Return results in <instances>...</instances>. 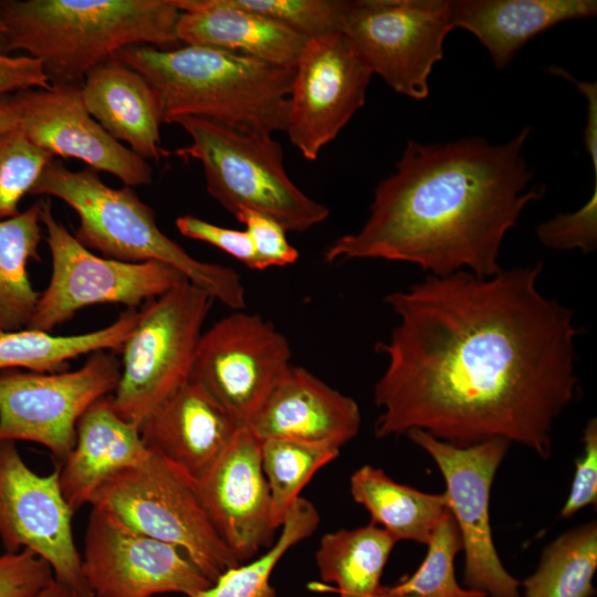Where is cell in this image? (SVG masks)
I'll use <instances>...</instances> for the list:
<instances>
[{"mask_svg":"<svg viewBox=\"0 0 597 597\" xmlns=\"http://www.w3.org/2000/svg\"><path fill=\"white\" fill-rule=\"evenodd\" d=\"M81 558L94 597H193L211 585L181 549L135 531L100 506L92 505Z\"/></svg>","mask_w":597,"mask_h":597,"instance_id":"9a60e30c","label":"cell"},{"mask_svg":"<svg viewBox=\"0 0 597 597\" xmlns=\"http://www.w3.org/2000/svg\"><path fill=\"white\" fill-rule=\"evenodd\" d=\"M179 14L174 0H0L2 52L24 50L50 85L81 87L123 48H177Z\"/></svg>","mask_w":597,"mask_h":597,"instance_id":"277c9868","label":"cell"},{"mask_svg":"<svg viewBox=\"0 0 597 597\" xmlns=\"http://www.w3.org/2000/svg\"><path fill=\"white\" fill-rule=\"evenodd\" d=\"M538 241L554 250L590 253L597 247V180L587 202L570 213H559L536 227Z\"/></svg>","mask_w":597,"mask_h":597,"instance_id":"e575fe53","label":"cell"},{"mask_svg":"<svg viewBox=\"0 0 597 597\" xmlns=\"http://www.w3.org/2000/svg\"><path fill=\"white\" fill-rule=\"evenodd\" d=\"M20 112L13 94L0 96V136L19 127Z\"/></svg>","mask_w":597,"mask_h":597,"instance_id":"b9f144b4","label":"cell"},{"mask_svg":"<svg viewBox=\"0 0 597 597\" xmlns=\"http://www.w3.org/2000/svg\"><path fill=\"white\" fill-rule=\"evenodd\" d=\"M547 72L573 82L587 100V122L584 129V145L590 156L594 166V176L597 179V84L596 82L579 81L564 69L555 65L548 66Z\"/></svg>","mask_w":597,"mask_h":597,"instance_id":"60d3db41","label":"cell"},{"mask_svg":"<svg viewBox=\"0 0 597 597\" xmlns=\"http://www.w3.org/2000/svg\"><path fill=\"white\" fill-rule=\"evenodd\" d=\"M418 569L392 586H383L374 597H489L460 586L454 559L462 551L457 522L449 511L434 530Z\"/></svg>","mask_w":597,"mask_h":597,"instance_id":"1f68e13d","label":"cell"},{"mask_svg":"<svg viewBox=\"0 0 597 597\" xmlns=\"http://www.w3.org/2000/svg\"><path fill=\"white\" fill-rule=\"evenodd\" d=\"M406 436L436 462L464 552V585L489 597H520L521 582L503 566L491 533L490 492L510 442L493 439L460 448L413 429Z\"/></svg>","mask_w":597,"mask_h":597,"instance_id":"4fadbf2b","label":"cell"},{"mask_svg":"<svg viewBox=\"0 0 597 597\" xmlns=\"http://www.w3.org/2000/svg\"><path fill=\"white\" fill-rule=\"evenodd\" d=\"M360 426V410L353 398L291 365L249 428L261 441L290 439L342 449Z\"/></svg>","mask_w":597,"mask_h":597,"instance_id":"d6986e66","label":"cell"},{"mask_svg":"<svg viewBox=\"0 0 597 597\" xmlns=\"http://www.w3.org/2000/svg\"><path fill=\"white\" fill-rule=\"evenodd\" d=\"M40 219L52 273L27 328L51 333L82 308L101 303L137 310L187 281L165 263L124 262L93 253L54 217L50 200L41 201Z\"/></svg>","mask_w":597,"mask_h":597,"instance_id":"9c48e42d","label":"cell"},{"mask_svg":"<svg viewBox=\"0 0 597 597\" xmlns=\"http://www.w3.org/2000/svg\"><path fill=\"white\" fill-rule=\"evenodd\" d=\"M111 395L96 400L83 413L73 449L56 465L63 495L74 513L91 503L105 480L140 463L150 453L140 430L117 413Z\"/></svg>","mask_w":597,"mask_h":597,"instance_id":"44dd1931","label":"cell"},{"mask_svg":"<svg viewBox=\"0 0 597 597\" xmlns=\"http://www.w3.org/2000/svg\"><path fill=\"white\" fill-rule=\"evenodd\" d=\"M50 86L41 61L30 55L10 56L0 52V96Z\"/></svg>","mask_w":597,"mask_h":597,"instance_id":"ab89813d","label":"cell"},{"mask_svg":"<svg viewBox=\"0 0 597 597\" xmlns=\"http://www.w3.org/2000/svg\"><path fill=\"white\" fill-rule=\"evenodd\" d=\"M318 524L314 504L300 496L289 510L279 537L261 556L227 569L193 597H275L270 580L276 564L293 546L310 537Z\"/></svg>","mask_w":597,"mask_h":597,"instance_id":"f546056e","label":"cell"},{"mask_svg":"<svg viewBox=\"0 0 597 597\" xmlns=\"http://www.w3.org/2000/svg\"><path fill=\"white\" fill-rule=\"evenodd\" d=\"M13 95L20 112L19 128L53 157L80 159L97 172L114 175L124 186L151 184V166L88 114L81 87L51 85Z\"/></svg>","mask_w":597,"mask_h":597,"instance_id":"ac0fdd59","label":"cell"},{"mask_svg":"<svg viewBox=\"0 0 597 597\" xmlns=\"http://www.w3.org/2000/svg\"><path fill=\"white\" fill-rule=\"evenodd\" d=\"M137 318L138 310L127 308L107 326L82 334L53 335L31 328L2 332L0 373L11 369L63 371L76 357L97 350L121 352Z\"/></svg>","mask_w":597,"mask_h":597,"instance_id":"484cf974","label":"cell"},{"mask_svg":"<svg viewBox=\"0 0 597 597\" xmlns=\"http://www.w3.org/2000/svg\"><path fill=\"white\" fill-rule=\"evenodd\" d=\"M151 86L161 123L199 117L253 134L286 127L294 69L210 46L130 45L115 54Z\"/></svg>","mask_w":597,"mask_h":597,"instance_id":"3957f363","label":"cell"},{"mask_svg":"<svg viewBox=\"0 0 597 597\" xmlns=\"http://www.w3.org/2000/svg\"><path fill=\"white\" fill-rule=\"evenodd\" d=\"M451 30L450 0H352L341 33L373 75L398 94L423 100Z\"/></svg>","mask_w":597,"mask_h":597,"instance_id":"30bf717a","label":"cell"},{"mask_svg":"<svg viewBox=\"0 0 597 597\" xmlns=\"http://www.w3.org/2000/svg\"><path fill=\"white\" fill-rule=\"evenodd\" d=\"M41 201L0 220V327L3 332L27 328L39 301L29 274L28 262L40 261L43 239Z\"/></svg>","mask_w":597,"mask_h":597,"instance_id":"83f0119b","label":"cell"},{"mask_svg":"<svg viewBox=\"0 0 597 597\" xmlns=\"http://www.w3.org/2000/svg\"><path fill=\"white\" fill-rule=\"evenodd\" d=\"M193 483L211 524L239 563L273 544L276 528L261 440L249 427L238 428L220 457Z\"/></svg>","mask_w":597,"mask_h":597,"instance_id":"e0dca14e","label":"cell"},{"mask_svg":"<svg viewBox=\"0 0 597 597\" xmlns=\"http://www.w3.org/2000/svg\"><path fill=\"white\" fill-rule=\"evenodd\" d=\"M4 33H6V27H4L3 22L0 19V52H2V43H3V39H4Z\"/></svg>","mask_w":597,"mask_h":597,"instance_id":"ee69618b","label":"cell"},{"mask_svg":"<svg viewBox=\"0 0 597 597\" xmlns=\"http://www.w3.org/2000/svg\"><path fill=\"white\" fill-rule=\"evenodd\" d=\"M36 597H80L74 590L61 584L55 578Z\"/></svg>","mask_w":597,"mask_h":597,"instance_id":"7bdbcfd3","label":"cell"},{"mask_svg":"<svg viewBox=\"0 0 597 597\" xmlns=\"http://www.w3.org/2000/svg\"><path fill=\"white\" fill-rule=\"evenodd\" d=\"M530 133L498 145L482 137L409 140L375 188L363 227L332 242L324 260L406 262L434 276L496 274L505 234L545 193L530 187L534 174L522 155Z\"/></svg>","mask_w":597,"mask_h":597,"instance_id":"7a4b0ae2","label":"cell"},{"mask_svg":"<svg viewBox=\"0 0 597 597\" xmlns=\"http://www.w3.org/2000/svg\"><path fill=\"white\" fill-rule=\"evenodd\" d=\"M177 35L187 45L238 52L294 69L306 39L230 0H174Z\"/></svg>","mask_w":597,"mask_h":597,"instance_id":"7402d4cb","label":"cell"},{"mask_svg":"<svg viewBox=\"0 0 597 597\" xmlns=\"http://www.w3.org/2000/svg\"><path fill=\"white\" fill-rule=\"evenodd\" d=\"M542 262L492 276L427 275L385 297L398 317L376 352L379 439L419 429L464 448L516 442L542 459L575 399L574 312L538 289Z\"/></svg>","mask_w":597,"mask_h":597,"instance_id":"6da1fadb","label":"cell"},{"mask_svg":"<svg viewBox=\"0 0 597 597\" xmlns=\"http://www.w3.org/2000/svg\"><path fill=\"white\" fill-rule=\"evenodd\" d=\"M234 217L244 224L252 240L259 270L296 262L298 251L289 242L287 231L276 220L251 210H241Z\"/></svg>","mask_w":597,"mask_h":597,"instance_id":"8d00e7d4","label":"cell"},{"mask_svg":"<svg viewBox=\"0 0 597 597\" xmlns=\"http://www.w3.org/2000/svg\"><path fill=\"white\" fill-rule=\"evenodd\" d=\"M597 568V523L573 528L543 552L536 572L522 585L525 597H593Z\"/></svg>","mask_w":597,"mask_h":597,"instance_id":"f1b7e54d","label":"cell"},{"mask_svg":"<svg viewBox=\"0 0 597 597\" xmlns=\"http://www.w3.org/2000/svg\"><path fill=\"white\" fill-rule=\"evenodd\" d=\"M285 336L259 314L235 311L199 339L190 380L201 385L235 425L249 427L291 366Z\"/></svg>","mask_w":597,"mask_h":597,"instance_id":"7c38bea8","label":"cell"},{"mask_svg":"<svg viewBox=\"0 0 597 597\" xmlns=\"http://www.w3.org/2000/svg\"><path fill=\"white\" fill-rule=\"evenodd\" d=\"M174 124L191 138L176 156L201 163L207 191L233 216L241 210L255 211L294 232L327 219L328 208L290 179L282 146L271 135L241 132L199 117H180Z\"/></svg>","mask_w":597,"mask_h":597,"instance_id":"8992f818","label":"cell"},{"mask_svg":"<svg viewBox=\"0 0 597 597\" xmlns=\"http://www.w3.org/2000/svg\"><path fill=\"white\" fill-rule=\"evenodd\" d=\"M2 332H3V331H2V328L0 327V333H2Z\"/></svg>","mask_w":597,"mask_h":597,"instance_id":"f6af8a7d","label":"cell"},{"mask_svg":"<svg viewBox=\"0 0 597 597\" xmlns=\"http://www.w3.org/2000/svg\"><path fill=\"white\" fill-rule=\"evenodd\" d=\"M214 300L185 281L138 310L121 353V376L112 401L139 430L190 378L203 323Z\"/></svg>","mask_w":597,"mask_h":597,"instance_id":"52a82bcc","label":"cell"},{"mask_svg":"<svg viewBox=\"0 0 597 597\" xmlns=\"http://www.w3.org/2000/svg\"><path fill=\"white\" fill-rule=\"evenodd\" d=\"M53 580L52 567L31 551L0 555V597H36Z\"/></svg>","mask_w":597,"mask_h":597,"instance_id":"d590c367","label":"cell"},{"mask_svg":"<svg viewBox=\"0 0 597 597\" xmlns=\"http://www.w3.org/2000/svg\"><path fill=\"white\" fill-rule=\"evenodd\" d=\"M238 428L219 402L189 379L147 419L140 436L149 451L197 481Z\"/></svg>","mask_w":597,"mask_h":597,"instance_id":"ffe728a7","label":"cell"},{"mask_svg":"<svg viewBox=\"0 0 597 597\" xmlns=\"http://www.w3.org/2000/svg\"><path fill=\"white\" fill-rule=\"evenodd\" d=\"M596 12L595 0H450L452 29L474 34L500 70L536 35Z\"/></svg>","mask_w":597,"mask_h":597,"instance_id":"cb8c5ba5","label":"cell"},{"mask_svg":"<svg viewBox=\"0 0 597 597\" xmlns=\"http://www.w3.org/2000/svg\"><path fill=\"white\" fill-rule=\"evenodd\" d=\"M121 362L109 350L88 355L75 370L0 373V438L45 447L60 465L74 447L83 413L113 394Z\"/></svg>","mask_w":597,"mask_h":597,"instance_id":"8fae6325","label":"cell"},{"mask_svg":"<svg viewBox=\"0 0 597 597\" xmlns=\"http://www.w3.org/2000/svg\"><path fill=\"white\" fill-rule=\"evenodd\" d=\"M88 114L145 160H159L161 117L156 95L137 71L113 55L91 69L81 86Z\"/></svg>","mask_w":597,"mask_h":597,"instance_id":"603a6c76","label":"cell"},{"mask_svg":"<svg viewBox=\"0 0 597 597\" xmlns=\"http://www.w3.org/2000/svg\"><path fill=\"white\" fill-rule=\"evenodd\" d=\"M306 40L341 32L346 0H230Z\"/></svg>","mask_w":597,"mask_h":597,"instance_id":"836d02e7","label":"cell"},{"mask_svg":"<svg viewBox=\"0 0 597 597\" xmlns=\"http://www.w3.org/2000/svg\"><path fill=\"white\" fill-rule=\"evenodd\" d=\"M91 505L106 509L135 531L181 549L212 584L241 563L211 524L193 481L151 452L105 480Z\"/></svg>","mask_w":597,"mask_h":597,"instance_id":"ba28073f","label":"cell"},{"mask_svg":"<svg viewBox=\"0 0 597 597\" xmlns=\"http://www.w3.org/2000/svg\"><path fill=\"white\" fill-rule=\"evenodd\" d=\"M576 469L568 498L561 515L569 517L579 510L597 502V421L591 418L583 431V453L575 462Z\"/></svg>","mask_w":597,"mask_h":597,"instance_id":"f35d334b","label":"cell"},{"mask_svg":"<svg viewBox=\"0 0 597 597\" xmlns=\"http://www.w3.org/2000/svg\"><path fill=\"white\" fill-rule=\"evenodd\" d=\"M176 228L184 237L213 245L248 268L259 270L254 247L245 230L226 228L191 214L178 217Z\"/></svg>","mask_w":597,"mask_h":597,"instance_id":"74e56055","label":"cell"},{"mask_svg":"<svg viewBox=\"0 0 597 597\" xmlns=\"http://www.w3.org/2000/svg\"><path fill=\"white\" fill-rule=\"evenodd\" d=\"M373 73L341 32L306 41L294 67L285 133L307 160L363 107Z\"/></svg>","mask_w":597,"mask_h":597,"instance_id":"2e32d148","label":"cell"},{"mask_svg":"<svg viewBox=\"0 0 597 597\" xmlns=\"http://www.w3.org/2000/svg\"><path fill=\"white\" fill-rule=\"evenodd\" d=\"M396 543L388 532L371 523L327 533L315 554L321 578L335 583L339 597H374Z\"/></svg>","mask_w":597,"mask_h":597,"instance_id":"4316f807","label":"cell"},{"mask_svg":"<svg viewBox=\"0 0 597 597\" xmlns=\"http://www.w3.org/2000/svg\"><path fill=\"white\" fill-rule=\"evenodd\" d=\"M59 468L38 474L17 442L0 438V540L6 552L28 549L52 567L54 578L80 597H94L82 570Z\"/></svg>","mask_w":597,"mask_h":597,"instance_id":"5bb4252c","label":"cell"},{"mask_svg":"<svg viewBox=\"0 0 597 597\" xmlns=\"http://www.w3.org/2000/svg\"><path fill=\"white\" fill-rule=\"evenodd\" d=\"M30 195L55 197L71 207L80 220L74 237L88 250L124 262L165 263L229 308L245 307L240 275L191 256L159 229L155 211L132 187H109L96 170H71L53 158Z\"/></svg>","mask_w":597,"mask_h":597,"instance_id":"5b68a950","label":"cell"},{"mask_svg":"<svg viewBox=\"0 0 597 597\" xmlns=\"http://www.w3.org/2000/svg\"><path fill=\"white\" fill-rule=\"evenodd\" d=\"M54 157L18 127L0 136V220L17 216L43 169Z\"/></svg>","mask_w":597,"mask_h":597,"instance_id":"d6a6232c","label":"cell"},{"mask_svg":"<svg viewBox=\"0 0 597 597\" xmlns=\"http://www.w3.org/2000/svg\"><path fill=\"white\" fill-rule=\"evenodd\" d=\"M353 500L369 513L371 524L396 541L428 544L450 511L446 493L431 494L398 483L384 470L365 464L350 476Z\"/></svg>","mask_w":597,"mask_h":597,"instance_id":"d4e9b609","label":"cell"},{"mask_svg":"<svg viewBox=\"0 0 597 597\" xmlns=\"http://www.w3.org/2000/svg\"><path fill=\"white\" fill-rule=\"evenodd\" d=\"M341 449L326 444L290 439L261 441V463L270 496L272 520L279 530L304 486L324 465L331 463Z\"/></svg>","mask_w":597,"mask_h":597,"instance_id":"4dcf8cb0","label":"cell"}]
</instances>
